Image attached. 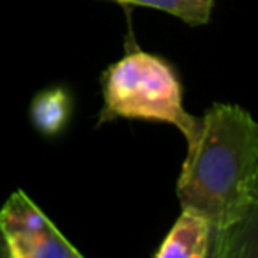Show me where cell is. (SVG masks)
Returning <instances> with one entry per match:
<instances>
[{
  "instance_id": "6da1fadb",
  "label": "cell",
  "mask_w": 258,
  "mask_h": 258,
  "mask_svg": "<svg viewBox=\"0 0 258 258\" xmlns=\"http://www.w3.org/2000/svg\"><path fill=\"white\" fill-rule=\"evenodd\" d=\"M177 179L180 209L211 226L209 258L258 254V124L240 104L214 103L198 122Z\"/></svg>"
},
{
  "instance_id": "7a4b0ae2",
  "label": "cell",
  "mask_w": 258,
  "mask_h": 258,
  "mask_svg": "<svg viewBox=\"0 0 258 258\" xmlns=\"http://www.w3.org/2000/svg\"><path fill=\"white\" fill-rule=\"evenodd\" d=\"M103 110L99 124L115 118L172 124L186 142L195 137L200 118L187 113L175 69L163 57L135 46L101 76Z\"/></svg>"
},
{
  "instance_id": "3957f363",
  "label": "cell",
  "mask_w": 258,
  "mask_h": 258,
  "mask_svg": "<svg viewBox=\"0 0 258 258\" xmlns=\"http://www.w3.org/2000/svg\"><path fill=\"white\" fill-rule=\"evenodd\" d=\"M0 228L9 258H82V253L22 189H16L0 209Z\"/></svg>"
},
{
  "instance_id": "277c9868",
  "label": "cell",
  "mask_w": 258,
  "mask_h": 258,
  "mask_svg": "<svg viewBox=\"0 0 258 258\" xmlns=\"http://www.w3.org/2000/svg\"><path fill=\"white\" fill-rule=\"evenodd\" d=\"M211 226L195 211L180 209V216L156 249V258H209Z\"/></svg>"
},
{
  "instance_id": "5b68a950",
  "label": "cell",
  "mask_w": 258,
  "mask_h": 258,
  "mask_svg": "<svg viewBox=\"0 0 258 258\" xmlns=\"http://www.w3.org/2000/svg\"><path fill=\"white\" fill-rule=\"evenodd\" d=\"M73 99L64 87L43 89L30 103V122L46 138L58 137L71 120Z\"/></svg>"
},
{
  "instance_id": "8992f818",
  "label": "cell",
  "mask_w": 258,
  "mask_h": 258,
  "mask_svg": "<svg viewBox=\"0 0 258 258\" xmlns=\"http://www.w3.org/2000/svg\"><path fill=\"white\" fill-rule=\"evenodd\" d=\"M110 2L168 13L191 27H200L211 22L214 9V0H110Z\"/></svg>"
},
{
  "instance_id": "52a82bcc",
  "label": "cell",
  "mask_w": 258,
  "mask_h": 258,
  "mask_svg": "<svg viewBox=\"0 0 258 258\" xmlns=\"http://www.w3.org/2000/svg\"><path fill=\"white\" fill-rule=\"evenodd\" d=\"M0 258H9L8 242H6V237H4V233H2V228H0Z\"/></svg>"
}]
</instances>
